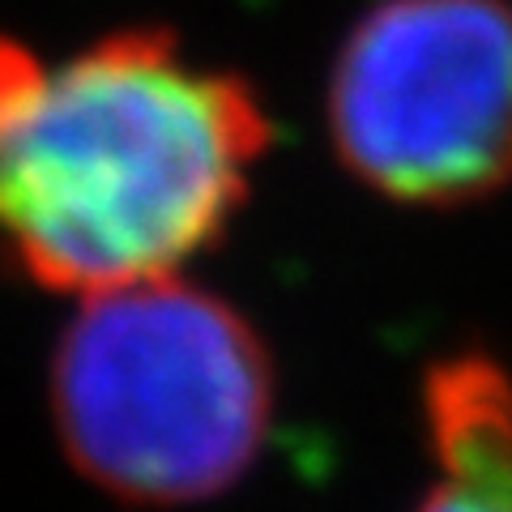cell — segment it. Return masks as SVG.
<instances>
[{
    "instance_id": "obj_4",
    "label": "cell",
    "mask_w": 512,
    "mask_h": 512,
    "mask_svg": "<svg viewBox=\"0 0 512 512\" xmlns=\"http://www.w3.org/2000/svg\"><path fill=\"white\" fill-rule=\"evenodd\" d=\"M436 483L419 512H512V376L483 350L448 355L423 380Z\"/></svg>"
},
{
    "instance_id": "obj_2",
    "label": "cell",
    "mask_w": 512,
    "mask_h": 512,
    "mask_svg": "<svg viewBox=\"0 0 512 512\" xmlns=\"http://www.w3.org/2000/svg\"><path fill=\"white\" fill-rule=\"evenodd\" d=\"M274 372L227 303L184 282L94 295L56 359V419L77 470L141 504L231 487L261 453Z\"/></svg>"
},
{
    "instance_id": "obj_3",
    "label": "cell",
    "mask_w": 512,
    "mask_h": 512,
    "mask_svg": "<svg viewBox=\"0 0 512 512\" xmlns=\"http://www.w3.org/2000/svg\"><path fill=\"white\" fill-rule=\"evenodd\" d=\"M329 124L389 201L495 197L512 184V0H384L338 56Z\"/></svg>"
},
{
    "instance_id": "obj_1",
    "label": "cell",
    "mask_w": 512,
    "mask_h": 512,
    "mask_svg": "<svg viewBox=\"0 0 512 512\" xmlns=\"http://www.w3.org/2000/svg\"><path fill=\"white\" fill-rule=\"evenodd\" d=\"M269 146L256 94L124 30L47 64L0 39V235L77 295L167 278L227 227Z\"/></svg>"
}]
</instances>
